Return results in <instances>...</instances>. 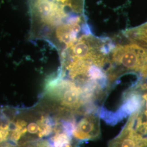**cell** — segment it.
<instances>
[{
    "instance_id": "6da1fadb",
    "label": "cell",
    "mask_w": 147,
    "mask_h": 147,
    "mask_svg": "<svg viewBox=\"0 0 147 147\" xmlns=\"http://www.w3.org/2000/svg\"><path fill=\"white\" fill-rule=\"evenodd\" d=\"M84 0H28L30 39L42 40L59 51L87 30Z\"/></svg>"
},
{
    "instance_id": "7a4b0ae2",
    "label": "cell",
    "mask_w": 147,
    "mask_h": 147,
    "mask_svg": "<svg viewBox=\"0 0 147 147\" xmlns=\"http://www.w3.org/2000/svg\"><path fill=\"white\" fill-rule=\"evenodd\" d=\"M118 41L112 39L109 53L108 77L111 84L123 73L132 72L147 77V47L123 36Z\"/></svg>"
},
{
    "instance_id": "3957f363",
    "label": "cell",
    "mask_w": 147,
    "mask_h": 147,
    "mask_svg": "<svg viewBox=\"0 0 147 147\" xmlns=\"http://www.w3.org/2000/svg\"><path fill=\"white\" fill-rule=\"evenodd\" d=\"M100 134L98 113H90L81 117L76 130V138L79 141L97 139L100 137Z\"/></svg>"
},
{
    "instance_id": "277c9868",
    "label": "cell",
    "mask_w": 147,
    "mask_h": 147,
    "mask_svg": "<svg viewBox=\"0 0 147 147\" xmlns=\"http://www.w3.org/2000/svg\"><path fill=\"white\" fill-rule=\"evenodd\" d=\"M109 147H147V137L137 134L127 122L120 134L111 141Z\"/></svg>"
},
{
    "instance_id": "5b68a950",
    "label": "cell",
    "mask_w": 147,
    "mask_h": 147,
    "mask_svg": "<svg viewBox=\"0 0 147 147\" xmlns=\"http://www.w3.org/2000/svg\"><path fill=\"white\" fill-rule=\"evenodd\" d=\"M123 34L127 38L147 47V22L137 28L127 30Z\"/></svg>"
}]
</instances>
